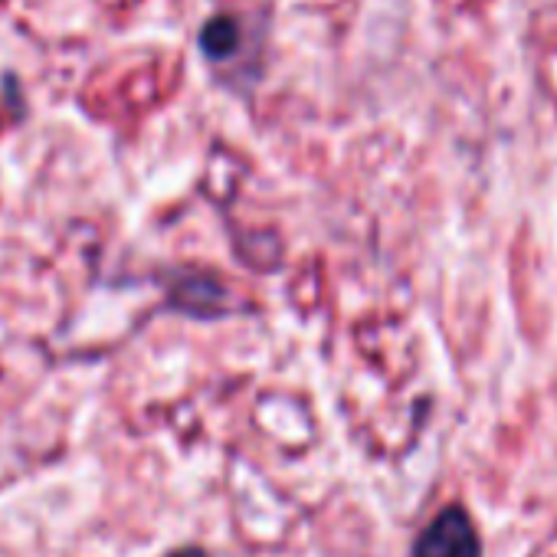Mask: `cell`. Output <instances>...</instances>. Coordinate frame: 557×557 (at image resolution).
Listing matches in <instances>:
<instances>
[{
  "label": "cell",
  "instance_id": "cell-1",
  "mask_svg": "<svg viewBox=\"0 0 557 557\" xmlns=\"http://www.w3.org/2000/svg\"><path fill=\"white\" fill-rule=\"evenodd\" d=\"M197 47H200V57L207 60V66L216 73H233L239 89H243L239 73H249L252 83L262 76V70H259L262 21L256 27H249V21L243 14L220 11L203 21V27L197 34Z\"/></svg>",
  "mask_w": 557,
  "mask_h": 557
},
{
  "label": "cell",
  "instance_id": "cell-2",
  "mask_svg": "<svg viewBox=\"0 0 557 557\" xmlns=\"http://www.w3.org/2000/svg\"><path fill=\"white\" fill-rule=\"evenodd\" d=\"M410 557H482V534L466 505H443L413 537Z\"/></svg>",
  "mask_w": 557,
  "mask_h": 557
},
{
  "label": "cell",
  "instance_id": "cell-3",
  "mask_svg": "<svg viewBox=\"0 0 557 557\" xmlns=\"http://www.w3.org/2000/svg\"><path fill=\"white\" fill-rule=\"evenodd\" d=\"M223 299H226V289L220 286V278L203 275V272H187L168 289L171 309L187 312V315H220Z\"/></svg>",
  "mask_w": 557,
  "mask_h": 557
},
{
  "label": "cell",
  "instance_id": "cell-4",
  "mask_svg": "<svg viewBox=\"0 0 557 557\" xmlns=\"http://www.w3.org/2000/svg\"><path fill=\"white\" fill-rule=\"evenodd\" d=\"M171 557H207V550H200V547H181V550H171Z\"/></svg>",
  "mask_w": 557,
  "mask_h": 557
}]
</instances>
